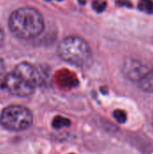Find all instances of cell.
Segmentation results:
<instances>
[{"label": "cell", "instance_id": "1", "mask_svg": "<svg viewBox=\"0 0 153 154\" xmlns=\"http://www.w3.org/2000/svg\"><path fill=\"white\" fill-rule=\"evenodd\" d=\"M8 25L15 36L30 40L36 38L43 32L44 20L37 9L26 6L18 8L11 14Z\"/></svg>", "mask_w": 153, "mask_h": 154}, {"label": "cell", "instance_id": "2", "mask_svg": "<svg viewBox=\"0 0 153 154\" xmlns=\"http://www.w3.org/2000/svg\"><path fill=\"white\" fill-rule=\"evenodd\" d=\"M58 53L63 61L82 69H88L93 63V52L83 38L70 35L58 46Z\"/></svg>", "mask_w": 153, "mask_h": 154}, {"label": "cell", "instance_id": "3", "mask_svg": "<svg viewBox=\"0 0 153 154\" xmlns=\"http://www.w3.org/2000/svg\"><path fill=\"white\" fill-rule=\"evenodd\" d=\"M33 122V115L30 109L23 105H13L6 107L0 115V124L9 131H23Z\"/></svg>", "mask_w": 153, "mask_h": 154}, {"label": "cell", "instance_id": "4", "mask_svg": "<svg viewBox=\"0 0 153 154\" xmlns=\"http://www.w3.org/2000/svg\"><path fill=\"white\" fill-rule=\"evenodd\" d=\"M2 86L13 96L19 97H27L34 92V88L30 86L14 72L9 73L3 78Z\"/></svg>", "mask_w": 153, "mask_h": 154}, {"label": "cell", "instance_id": "5", "mask_svg": "<svg viewBox=\"0 0 153 154\" xmlns=\"http://www.w3.org/2000/svg\"><path fill=\"white\" fill-rule=\"evenodd\" d=\"M149 69L147 65L140 61L133 58H126L122 66V73L128 80L138 83L149 71Z\"/></svg>", "mask_w": 153, "mask_h": 154}, {"label": "cell", "instance_id": "6", "mask_svg": "<svg viewBox=\"0 0 153 154\" xmlns=\"http://www.w3.org/2000/svg\"><path fill=\"white\" fill-rule=\"evenodd\" d=\"M13 72L34 88L43 84V78L38 69L28 62L19 63L16 65Z\"/></svg>", "mask_w": 153, "mask_h": 154}, {"label": "cell", "instance_id": "7", "mask_svg": "<svg viewBox=\"0 0 153 154\" xmlns=\"http://www.w3.org/2000/svg\"><path fill=\"white\" fill-rule=\"evenodd\" d=\"M139 88L146 93H153V69L149 71L138 82Z\"/></svg>", "mask_w": 153, "mask_h": 154}, {"label": "cell", "instance_id": "8", "mask_svg": "<svg viewBox=\"0 0 153 154\" xmlns=\"http://www.w3.org/2000/svg\"><path fill=\"white\" fill-rule=\"evenodd\" d=\"M138 8L146 14H153V1L152 0H139Z\"/></svg>", "mask_w": 153, "mask_h": 154}, {"label": "cell", "instance_id": "9", "mask_svg": "<svg viewBox=\"0 0 153 154\" xmlns=\"http://www.w3.org/2000/svg\"><path fill=\"white\" fill-rule=\"evenodd\" d=\"M71 122L69 119L62 116H56L52 121V127L55 129H61L63 127H68L70 125Z\"/></svg>", "mask_w": 153, "mask_h": 154}, {"label": "cell", "instance_id": "10", "mask_svg": "<svg viewBox=\"0 0 153 154\" xmlns=\"http://www.w3.org/2000/svg\"><path fill=\"white\" fill-rule=\"evenodd\" d=\"M114 119L118 122L119 124H124L127 120V114L125 111L121 110V109H116L114 111L113 114Z\"/></svg>", "mask_w": 153, "mask_h": 154}, {"label": "cell", "instance_id": "11", "mask_svg": "<svg viewBox=\"0 0 153 154\" xmlns=\"http://www.w3.org/2000/svg\"><path fill=\"white\" fill-rule=\"evenodd\" d=\"M105 7H106V2L104 1V0H96V1L93 2V8L98 13L103 12Z\"/></svg>", "mask_w": 153, "mask_h": 154}, {"label": "cell", "instance_id": "12", "mask_svg": "<svg viewBox=\"0 0 153 154\" xmlns=\"http://www.w3.org/2000/svg\"><path fill=\"white\" fill-rule=\"evenodd\" d=\"M4 39H5V32H4L2 26L0 25V46H2L4 42Z\"/></svg>", "mask_w": 153, "mask_h": 154}, {"label": "cell", "instance_id": "13", "mask_svg": "<svg viewBox=\"0 0 153 154\" xmlns=\"http://www.w3.org/2000/svg\"><path fill=\"white\" fill-rule=\"evenodd\" d=\"M117 1H118V3H119V5L120 6H123V5H129V4H127V1L128 0H117ZM130 6V5H129Z\"/></svg>", "mask_w": 153, "mask_h": 154}, {"label": "cell", "instance_id": "14", "mask_svg": "<svg viewBox=\"0 0 153 154\" xmlns=\"http://www.w3.org/2000/svg\"><path fill=\"white\" fill-rule=\"evenodd\" d=\"M152 127H153V118H152Z\"/></svg>", "mask_w": 153, "mask_h": 154}]
</instances>
